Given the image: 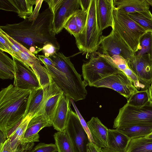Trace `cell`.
<instances>
[{"mask_svg": "<svg viewBox=\"0 0 152 152\" xmlns=\"http://www.w3.org/2000/svg\"><path fill=\"white\" fill-rule=\"evenodd\" d=\"M130 140L127 136L116 129H108L107 148L125 152Z\"/></svg>", "mask_w": 152, "mask_h": 152, "instance_id": "ffe728a7", "label": "cell"}, {"mask_svg": "<svg viewBox=\"0 0 152 152\" xmlns=\"http://www.w3.org/2000/svg\"><path fill=\"white\" fill-rule=\"evenodd\" d=\"M101 152H122L110 149L107 148H102Z\"/></svg>", "mask_w": 152, "mask_h": 152, "instance_id": "f6af8a7d", "label": "cell"}, {"mask_svg": "<svg viewBox=\"0 0 152 152\" xmlns=\"http://www.w3.org/2000/svg\"><path fill=\"white\" fill-rule=\"evenodd\" d=\"M100 45L102 54L108 57L119 56L128 62L134 55V53L112 29L108 35L102 36Z\"/></svg>", "mask_w": 152, "mask_h": 152, "instance_id": "9c48e42d", "label": "cell"}, {"mask_svg": "<svg viewBox=\"0 0 152 152\" xmlns=\"http://www.w3.org/2000/svg\"><path fill=\"white\" fill-rule=\"evenodd\" d=\"M113 5L129 14L149 10L146 0H113Z\"/></svg>", "mask_w": 152, "mask_h": 152, "instance_id": "cb8c5ba5", "label": "cell"}, {"mask_svg": "<svg viewBox=\"0 0 152 152\" xmlns=\"http://www.w3.org/2000/svg\"><path fill=\"white\" fill-rule=\"evenodd\" d=\"M129 67L146 89L152 82V59L148 54L133 55L128 61Z\"/></svg>", "mask_w": 152, "mask_h": 152, "instance_id": "7c38bea8", "label": "cell"}, {"mask_svg": "<svg viewBox=\"0 0 152 152\" xmlns=\"http://www.w3.org/2000/svg\"><path fill=\"white\" fill-rule=\"evenodd\" d=\"M53 15L49 8L33 20L27 18L17 23L0 26V29L35 55L44 46L52 44L58 51L60 45L53 28Z\"/></svg>", "mask_w": 152, "mask_h": 152, "instance_id": "6da1fadb", "label": "cell"}, {"mask_svg": "<svg viewBox=\"0 0 152 152\" xmlns=\"http://www.w3.org/2000/svg\"><path fill=\"white\" fill-rule=\"evenodd\" d=\"M15 63L4 52L0 50V78L2 80L14 79Z\"/></svg>", "mask_w": 152, "mask_h": 152, "instance_id": "d4e9b609", "label": "cell"}, {"mask_svg": "<svg viewBox=\"0 0 152 152\" xmlns=\"http://www.w3.org/2000/svg\"><path fill=\"white\" fill-rule=\"evenodd\" d=\"M42 51L44 55L47 57H50L58 52L56 48L51 43L45 45Z\"/></svg>", "mask_w": 152, "mask_h": 152, "instance_id": "8d00e7d4", "label": "cell"}, {"mask_svg": "<svg viewBox=\"0 0 152 152\" xmlns=\"http://www.w3.org/2000/svg\"><path fill=\"white\" fill-rule=\"evenodd\" d=\"M146 1L149 5L152 6V0H146Z\"/></svg>", "mask_w": 152, "mask_h": 152, "instance_id": "7dc6e473", "label": "cell"}, {"mask_svg": "<svg viewBox=\"0 0 152 152\" xmlns=\"http://www.w3.org/2000/svg\"><path fill=\"white\" fill-rule=\"evenodd\" d=\"M43 1H44V0H36V6L33 12V13L32 15L28 18L29 20H34L37 17L39 14V11L41 8L42 2Z\"/></svg>", "mask_w": 152, "mask_h": 152, "instance_id": "74e56055", "label": "cell"}, {"mask_svg": "<svg viewBox=\"0 0 152 152\" xmlns=\"http://www.w3.org/2000/svg\"><path fill=\"white\" fill-rule=\"evenodd\" d=\"M51 126V122L43 114L35 115L29 122L20 145L39 142V131L45 127Z\"/></svg>", "mask_w": 152, "mask_h": 152, "instance_id": "9a60e30c", "label": "cell"}, {"mask_svg": "<svg viewBox=\"0 0 152 152\" xmlns=\"http://www.w3.org/2000/svg\"><path fill=\"white\" fill-rule=\"evenodd\" d=\"M49 85L46 92L42 106L36 115L43 114L51 122L55 111L64 93L49 74Z\"/></svg>", "mask_w": 152, "mask_h": 152, "instance_id": "4fadbf2b", "label": "cell"}, {"mask_svg": "<svg viewBox=\"0 0 152 152\" xmlns=\"http://www.w3.org/2000/svg\"><path fill=\"white\" fill-rule=\"evenodd\" d=\"M127 103L135 106H142L148 104L147 89L138 91L127 100Z\"/></svg>", "mask_w": 152, "mask_h": 152, "instance_id": "f546056e", "label": "cell"}, {"mask_svg": "<svg viewBox=\"0 0 152 152\" xmlns=\"http://www.w3.org/2000/svg\"><path fill=\"white\" fill-rule=\"evenodd\" d=\"M125 152H152V139L145 137L131 139Z\"/></svg>", "mask_w": 152, "mask_h": 152, "instance_id": "484cf974", "label": "cell"}, {"mask_svg": "<svg viewBox=\"0 0 152 152\" xmlns=\"http://www.w3.org/2000/svg\"><path fill=\"white\" fill-rule=\"evenodd\" d=\"M12 58L15 63L13 85L15 87L31 90L41 87L36 74L30 67L15 58Z\"/></svg>", "mask_w": 152, "mask_h": 152, "instance_id": "8fae6325", "label": "cell"}, {"mask_svg": "<svg viewBox=\"0 0 152 152\" xmlns=\"http://www.w3.org/2000/svg\"><path fill=\"white\" fill-rule=\"evenodd\" d=\"M90 86L111 89L125 97L127 100L138 91L130 79L119 70L94 83Z\"/></svg>", "mask_w": 152, "mask_h": 152, "instance_id": "ba28073f", "label": "cell"}, {"mask_svg": "<svg viewBox=\"0 0 152 152\" xmlns=\"http://www.w3.org/2000/svg\"><path fill=\"white\" fill-rule=\"evenodd\" d=\"M113 0H96V15L99 29L102 31L113 26Z\"/></svg>", "mask_w": 152, "mask_h": 152, "instance_id": "ac0fdd59", "label": "cell"}, {"mask_svg": "<svg viewBox=\"0 0 152 152\" xmlns=\"http://www.w3.org/2000/svg\"><path fill=\"white\" fill-rule=\"evenodd\" d=\"M87 124L94 143L102 148H107L108 129L97 117H92Z\"/></svg>", "mask_w": 152, "mask_h": 152, "instance_id": "d6986e66", "label": "cell"}, {"mask_svg": "<svg viewBox=\"0 0 152 152\" xmlns=\"http://www.w3.org/2000/svg\"><path fill=\"white\" fill-rule=\"evenodd\" d=\"M128 15L147 32H152V14L149 10L129 13Z\"/></svg>", "mask_w": 152, "mask_h": 152, "instance_id": "83f0119b", "label": "cell"}, {"mask_svg": "<svg viewBox=\"0 0 152 152\" xmlns=\"http://www.w3.org/2000/svg\"><path fill=\"white\" fill-rule=\"evenodd\" d=\"M16 151L11 148L8 139L3 144H0V152H15Z\"/></svg>", "mask_w": 152, "mask_h": 152, "instance_id": "f35d334b", "label": "cell"}, {"mask_svg": "<svg viewBox=\"0 0 152 152\" xmlns=\"http://www.w3.org/2000/svg\"><path fill=\"white\" fill-rule=\"evenodd\" d=\"M71 103L73 106V107L76 111V113L78 116L81 124L88 135L89 142L94 143V140L91 134L87 123H86L85 120L81 115L80 112L76 107L75 103L74 101L72 99H71Z\"/></svg>", "mask_w": 152, "mask_h": 152, "instance_id": "836d02e7", "label": "cell"}, {"mask_svg": "<svg viewBox=\"0 0 152 152\" xmlns=\"http://www.w3.org/2000/svg\"><path fill=\"white\" fill-rule=\"evenodd\" d=\"M102 34L97 23L96 0H91L85 27L81 33L75 37L77 47L84 53L96 52L100 45Z\"/></svg>", "mask_w": 152, "mask_h": 152, "instance_id": "5b68a950", "label": "cell"}, {"mask_svg": "<svg viewBox=\"0 0 152 152\" xmlns=\"http://www.w3.org/2000/svg\"><path fill=\"white\" fill-rule=\"evenodd\" d=\"M140 49L134 53V55L148 54L152 59V32H146L140 38Z\"/></svg>", "mask_w": 152, "mask_h": 152, "instance_id": "f1b7e54d", "label": "cell"}, {"mask_svg": "<svg viewBox=\"0 0 152 152\" xmlns=\"http://www.w3.org/2000/svg\"><path fill=\"white\" fill-rule=\"evenodd\" d=\"M0 50L7 52L12 57H15V54L12 49L8 42L0 34Z\"/></svg>", "mask_w": 152, "mask_h": 152, "instance_id": "e575fe53", "label": "cell"}, {"mask_svg": "<svg viewBox=\"0 0 152 152\" xmlns=\"http://www.w3.org/2000/svg\"><path fill=\"white\" fill-rule=\"evenodd\" d=\"M112 16V29L135 53L140 49V38L147 31L133 20L128 14L113 5Z\"/></svg>", "mask_w": 152, "mask_h": 152, "instance_id": "277c9868", "label": "cell"}, {"mask_svg": "<svg viewBox=\"0 0 152 152\" xmlns=\"http://www.w3.org/2000/svg\"><path fill=\"white\" fill-rule=\"evenodd\" d=\"M64 28L75 37L80 34L79 30L75 22L74 14L67 21L64 26Z\"/></svg>", "mask_w": 152, "mask_h": 152, "instance_id": "d6a6232c", "label": "cell"}, {"mask_svg": "<svg viewBox=\"0 0 152 152\" xmlns=\"http://www.w3.org/2000/svg\"><path fill=\"white\" fill-rule=\"evenodd\" d=\"M58 152V150L55 144H46L44 142H41L38 144L28 152Z\"/></svg>", "mask_w": 152, "mask_h": 152, "instance_id": "1f68e13d", "label": "cell"}, {"mask_svg": "<svg viewBox=\"0 0 152 152\" xmlns=\"http://www.w3.org/2000/svg\"><path fill=\"white\" fill-rule=\"evenodd\" d=\"M65 130L71 139L74 152H87V145L89 142L88 135L76 113L71 108Z\"/></svg>", "mask_w": 152, "mask_h": 152, "instance_id": "30bf717a", "label": "cell"}, {"mask_svg": "<svg viewBox=\"0 0 152 152\" xmlns=\"http://www.w3.org/2000/svg\"><path fill=\"white\" fill-rule=\"evenodd\" d=\"M149 97V103L152 107V82L147 89Z\"/></svg>", "mask_w": 152, "mask_h": 152, "instance_id": "7bdbcfd3", "label": "cell"}, {"mask_svg": "<svg viewBox=\"0 0 152 152\" xmlns=\"http://www.w3.org/2000/svg\"><path fill=\"white\" fill-rule=\"evenodd\" d=\"M36 0H0V9L12 12L18 14L24 20L28 18L33 13V5Z\"/></svg>", "mask_w": 152, "mask_h": 152, "instance_id": "2e32d148", "label": "cell"}, {"mask_svg": "<svg viewBox=\"0 0 152 152\" xmlns=\"http://www.w3.org/2000/svg\"><path fill=\"white\" fill-rule=\"evenodd\" d=\"M71 104V99L63 94L51 121L52 126L58 131H62L65 129Z\"/></svg>", "mask_w": 152, "mask_h": 152, "instance_id": "e0dca14e", "label": "cell"}, {"mask_svg": "<svg viewBox=\"0 0 152 152\" xmlns=\"http://www.w3.org/2000/svg\"><path fill=\"white\" fill-rule=\"evenodd\" d=\"M7 139L6 137L3 133L0 131V144H3Z\"/></svg>", "mask_w": 152, "mask_h": 152, "instance_id": "ee69618b", "label": "cell"}, {"mask_svg": "<svg viewBox=\"0 0 152 152\" xmlns=\"http://www.w3.org/2000/svg\"><path fill=\"white\" fill-rule=\"evenodd\" d=\"M37 57L46 68L53 81L64 94L77 102L85 99L88 84L82 80L81 75L76 70L70 60L61 59L56 64L50 57L37 55Z\"/></svg>", "mask_w": 152, "mask_h": 152, "instance_id": "7a4b0ae2", "label": "cell"}, {"mask_svg": "<svg viewBox=\"0 0 152 152\" xmlns=\"http://www.w3.org/2000/svg\"><path fill=\"white\" fill-rule=\"evenodd\" d=\"M88 10L85 11L80 9L74 14L80 34L83 31L86 25L88 18Z\"/></svg>", "mask_w": 152, "mask_h": 152, "instance_id": "4dcf8cb0", "label": "cell"}, {"mask_svg": "<svg viewBox=\"0 0 152 152\" xmlns=\"http://www.w3.org/2000/svg\"><path fill=\"white\" fill-rule=\"evenodd\" d=\"M91 0H79L81 9L86 11L88 10Z\"/></svg>", "mask_w": 152, "mask_h": 152, "instance_id": "b9f144b4", "label": "cell"}, {"mask_svg": "<svg viewBox=\"0 0 152 152\" xmlns=\"http://www.w3.org/2000/svg\"><path fill=\"white\" fill-rule=\"evenodd\" d=\"M152 123V107L149 103L142 106H135L126 103L119 110L115 118L114 128L129 124Z\"/></svg>", "mask_w": 152, "mask_h": 152, "instance_id": "52a82bcc", "label": "cell"}, {"mask_svg": "<svg viewBox=\"0 0 152 152\" xmlns=\"http://www.w3.org/2000/svg\"><path fill=\"white\" fill-rule=\"evenodd\" d=\"M53 136L58 152H74L71 139L65 129L56 132Z\"/></svg>", "mask_w": 152, "mask_h": 152, "instance_id": "4316f807", "label": "cell"}, {"mask_svg": "<svg viewBox=\"0 0 152 152\" xmlns=\"http://www.w3.org/2000/svg\"><path fill=\"white\" fill-rule=\"evenodd\" d=\"M97 56H91L87 62L82 66L84 80L90 86L94 83L116 72L118 70L100 53Z\"/></svg>", "mask_w": 152, "mask_h": 152, "instance_id": "8992f818", "label": "cell"}, {"mask_svg": "<svg viewBox=\"0 0 152 152\" xmlns=\"http://www.w3.org/2000/svg\"><path fill=\"white\" fill-rule=\"evenodd\" d=\"M31 90L10 84L0 92V130L7 138L8 133L24 118Z\"/></svg>", "mask_w": 152, "mask_h": 152, "instance_id": "3957f363", "label": "cell"}, {"mask_svg": "<svg viewBox=\"0 0 152 152\" xmlns=\"http://www.w3.org/2000/svg\"><path fill=\"white\" fill-rule=\"evenodd\" d=\"M33 117L31 114H28L8 133L7 139H9L10 146L13 150H16L20 145L28 124Z\"/></svg>", "mask_w": 152, "mask_h": 152, "instance_id": "7402d4cb", "label": "cell"}, {"mask_svg": "<svg viewBox=\"0 0 152 152\" xmlns=\"http://www.w3.org/2000/svg\"><path fill=\"white\" fill-rule=\"evenodd\" d=\"M145 137L150 139H152V132L148 135Z\"/></svg>", "mask_w": 152, "mask_h": 152, "instance_id": "bcb514c9", "label": "cell"}, {"mask_svg": "<svg viewBox=\"0 0 152 152\" xmlns=\"http://www.w3.org/2000/svg\"><path fill=\"white\" fill-rule=\"evenodd\" d=\"M44 1L48 4V8L50 10L53 17L63 0H45Z\"/></svg>", "mask_w": 152, "mask_h": 152, "instance_id": "d590c367", "label": "cell"}, {"mask_svg": "<svg viewBox=\"0 0 152 152\" xmlns=\"http://www.w3.org/2000/svg\"><path fill=\"white\" fill-rule=\"evenodd\" d=\"M102 148L89 142L87 145V152H101Z\"/></svg>", "mask_w": 152, "mask_h": 152, "instance_id": "ab89813d", "label": "cell"}, {"mask_svg": "<svg viewBox=\"0 0 152 152\" xmlns=\"http://www.w3.org/2000/svg\"><path fill=\"white\" fill-rule=\"evenodd\" d=\"M34 143H30L21 145H20L15 152H28L32 148Z\"/></svg>", "mask_w": 152, "mask_h": 152, "instance_id": "60d3db41", "label": "cell"}, {"mask_svg": "<svg viewBox=\"0 0 152 152\" xmlns=\"http://www.w3.org/2000/svg\"><path fill=\"white\" fill-rule=\"evenodd\" d=\"M47 91L44 90L41 87L31 90L24 117L29 114L33 117L39 112L42 106Z\"/></svg>", "mask_w": 152, "mask_h": 152, "instance_id": "603a6c76", "label": "cell"}, {"mask_svg": "<svg viewBox=\"0 0 152 152\" xmlns=\"http://www.w3.org/2000/svg\"><path fill=\"white\" fill-rule=\"evenodd\" d=\"M130 139L145 137L152 132V123L132 124L116 129Z\"/></svg>", "mask_w": 152, "mask_h": 152, "instance_id": "44dd1931", "label": "cell"}, {"mask_svg": "<svg viewBox=\"0 0 152 152\" xmlns=\"http://www.w3.org/2000/svg\"><path fill=\"white\" fill-rule=\"evenodd\" d=\"M80 8L79 0H63L53 18V28L56 35L62 30L69 18Z\"/></svg>", "mask_w": 152, "mask_h": 152, "instance_id": "5bb4252c", "label": "cell"}]
</instances>
